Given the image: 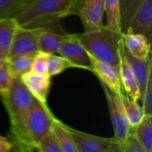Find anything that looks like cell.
<instances>
[{
	"label": "cell",
	"instance_id": "9",
	"mask_svg": "<svg viewBox=\"0 0 152 152\" xmlns=\"http://www.w3.org/2000/svg\"><path fill=\"white\" fill-rule=\"evenodd\" d=\"M104 13V0H76L69 11V16H78L85 30H90L103 25Z\"/></svg>",
	"mask_w": 152,
	"mask_h": 152
},
{
	"label": "cell",
	"instance_id": "19",
	"mask_svg": "<svg viewBox=\"0 0 152 152\" xmlns=\"http://www.w3.org/2000/svg\"><path fill=\"white\" fill-rule=\"evenodd\" d=\"M35 54H20L6 58V64L12 77H20L22 75L31 71Z\"/></svg>",
	"mask_w": 152,
	"mask_h": 152
},
{
	"label": "cell",
	"instance_id": "11",
	"mask_svg": "<svg viewBox=\"0 0 152 152\" xmlns=\"http://www.w3.org/2000/svg\"><path fill=\"white\" fill-rule=\"evenodd\" d=\"M92 72L99 78L102 85L106 86L110 92L116 94L122 93L123 87L119 75V68L93 59Z\"/></svg>",
	"mask_w": 152,
	"mask_h": 152
},
{
	"label": "cell",
	"instance_id": "2",
	"mask_svg": "<svg viewBox=\"0 0 152 152\" xmlns=\"http://www.w3.org/2000/svg\"><path fill=\"white\" fill-rule=\"evenodd\" d=\"M76 0H27L14 15L20 27L59 28Z\"/></svg>",
	"mask_w": 152,
	"mask_h": 152
},
{
	"label": "cell",
	"instance_id": "22",
	"mask_svg": "<svg viewBox=\"0 0 152 152\" xmlns=\"http://www.w3.org/2000/svg\"><path fill=\"white\" fill-rule=\"evenodd\" d=\"M105 13L107 15V26L121 33L119 0H104Z\"/></svg>",
	"mask_w": 152,
	"mask_h": 152
},
{
	"label": "cell",
	"instance_id": "18",
	"mask_svg": "<svg viewBox=\"0 0 152 152\" xmlns=\"http://www.w3.org/2000/svg\"><path fill=\"white\" fill-rule=\"evenodd\" d=\"M132 131L145 152H152V116L144 115L142 121Z\"/></svg>",
	"mask_w": 152,
	"mask_h": 152
},
{
	"label": "cell",
	"instance_id": "4",
	"mask_svg": "<svg viewBox=\"0 0 152 152\" xmlns=\"http://www.w3.org/2000/svg\"><path fill=\"white\" fill-rule=\"evenodd\" d=\"M122 32L141 33L152 41V0H119Z\"/></svg>",
	"mask_w": 152,
	"mask_h": 152
},
{
	"label": "cell",
	"instance_id": "7",
	"mask_svg": "<svg viewBox=\"0 0 152 152\" xmlns=\"http://www.w3.org/2000/svg\"><path fill=\"white\" fill-rule=\"evenodd\" d=\"M58 54L65 58L71 68H77L92 72L93 58L80 43L78 34L67 33L60 45Z\"/></svg>",
	"mask_w": 152,
	"mask_h": 152
},
{
	"label": "cell",
	"instance_id": "25",
	"mask_svg": "<svg viewBox=\"0 0 152 152\" xmlns=\"http://www.w3.org/2000/svg\"><path fill=\"white\" fill-rule=\"evenodd\" d=\"M37 151L40 152H62L52 130L40 140L37 146Z\"/></svg>",
	"mask_w": 152,
	"mask_h": 152
},
{
	"label": "cell",
	"instance_id": "30",
	"mask_svg": "<svg viewBox=\"0 0 152 152\" xmlns=\"http://www.w3.org/2000/svg\"><path fill=\"white\" fill-rule=\"evenodd\" d=\"M15 149L12 142L9 141L6 137L0 135V152L12 151Z\"/></svg>",
	"mask_w": 152,
	"mask_h": 152
},
{
	"label": "cell",
	"instance_id": "14",
	"mask_svg": "<svg viewBox=\"0 0 152 152\" xmlns=\"http://www.w3.org/2000/svg\"><path fill=\"white\" fill-rule=\"evenodd\" d=\"M37 31L38 48L40 52L49 54L58 53L61 44L67 33L59 28H36Z\"/></svg>",
	"mask_w": 152,
	"mask_h": 152
},
{
	"label": "cell",
	"instance_id": "10",
	"mask_svg": "<svg viewBox=\"0 0 152 152\" xmlns=\"http://www.w3.org/2000/svg\"><path fill=\"white\" fill-rule=\"evenodd\" d=\"M39 48L37 28L19 26L6 58L20 54H36Z\"/></svg>",
	"mask_w": 152,
	"mask_h": 152
},
{
	"label": "cell",
	"instance_id": "28",
	"mask_svg": "<svg viewBox=\"0 0 152 152\" xmlns=\"http://www.w3.org/2000/svg\"><path fill=\"white\" fill-rule=\"evenodd\" d=\"M122 152H145L136 137L134 136L132 129L126 141L121 145Z\"/></svg>",
	"mask_w": 152,
	"mask_h": 152
},
{
	"label": "cell",
	"instance_id": "13",
	"mask_svg": "<svg viewBox=\"0 0 152 152\" xmlns=\"http://www.w3.org/2000/svg\"><path fill=\"white\" fill-rule=\"evenodd\" d=\"M122 43L126 50L133 56L141 60L151 58V41L143 34L122 32Z\"/></svg>",
	"mask_w": 152,
	"mask_h": 152
},
{
	"label": "cell",
	"instance_id": "12",
	"mask_svg": "<svg viewBox=\"0 0 152 152\" xmlns=\"http://www.w3.org/2000/svg\"><path fill=\"white\" fill-rule=\"evenodd\" d=\"M20 78L36 100L44 105H47V98L52 85L50 76L28 71Z\"/></svg>",
	"mask_w": 152,
	"mask_h": 152
},
{
	"label": "cell",
	"instance_id": "17",
	"mask_svg": "<svg viewBox=\"0 0 152 152\" xmlns=\"http://www.w3.org/2000/svg\"><path fill=\"white\" fill-rule=\"evenodd\" d=\"M18 27L14 17L0 19V52L6 57Z\"/></svg>",
	"mask_w": 152,
	"mask_h": 152
},
{
	"label": "cell",
	"instance_id": "6",
	"mask_svg": "<svg viewBox=\"0 0 152 152\" xmlns=\"http://www.w3.org/2000/svg\"><path fill=\"white\" fill-rule=\"evenodd\" d=\"M69 132L77 152H122L120 144L113 138H105L74 129L69 126Z\"/></svg>",
	"mask_w": 152,
	"mask_h": 152
},
{
	"label": "cell",
	"instance_id": "16",
	"mask_svg": "<svg viewBox=\"0 0 152 152\" xmlns=\"http://www.w3.org/2000/svg\"><path fill=\"white\" fill-rule=\"evenodd\" d=\"M119 75L121 79V84L124 92L134 101L140 102L142 100L141 92L139 89L138 83L134 75V72L121 52L120 46V64H119Z\"/></svg>",
	"mask_w": 152,
	"mask_h": 152
},
{
	"label": "cell",
	"instance_id": "20",
	"mask_svg": "<svg viewBox=\"0 0 152 152\" xmlns=\"http://www.w3.org/2000/svg\"><path fill=\"white\" fill-rule=\"evenodd\" d=\"M119 96L123 110L125 111L129 125L131 126V127L136 126L144 117V113L142 107L139 105L138 102H135L132 98H130L124 92V90L119 94Z\"/></svg>",
	"mask_w": 152,
	"mask_h": 152
},
{
	"label": "cell",
	"instance_id": "27",
	"mask_svg": "<svg viewBox=\"0 0 152 152\" xmlns=\"http://www.w3.org/2000/svg\"><path fill=\"white\" fill-rule=\"evenodd\" d=\"M142 110L144 115L152 116V71L148 77L145 91L142 96Z\"/></svg>",
	"mask_w": 152,
	"mask_h": 152
},
{
	"label": "cell",
	"instance_id": "15",
	"mask_svg": "<svg viewBox=\"0 0 152 152\" xmlns=\"http://www.w3.org/2000/svg\"><path fill=\"white\" fill-rule=\"evenodd\" d=\"M121 52L124 54L125 58L126 59L127 62L129 63L134 75L136 78V81L139 86V89L141 92V95L142 96L146 84L148 81V77L150 73L152 71V61L151 58L148 60H141L139 58H136L130 54L126 48L123 45V43H121Z\"/></svg>",
	"mask_w": 152,
	"mask_h": 152
},
{
	"label": "cell",
	"instance_id": "26",
	"mask_svg": "<svg viewBox=\"0 0 152 152\" xmlns=\"http://www.w3.org/2000/svg\"><path fill=\"white\" fill-rule=\"evenodd\" d=\"M49 55H50L49 53H46L44 52H40V51L37 52L34 56L31 71L37 73V74L47 75Z\"/></svg>",
	"mask_w": 152,
	"mask_h": 152
},
{
	"label": "cell",
	"instance_id": "24",
	"mask_svg": "<svg viewBox=\"0 0 152 152\" xmlns=\"http://www.w3.org/2000/svg\"><path fill=\"white\" fill-rule=\"evenodd\" d=\"M27 0H0V19L14 17Z\"/></svg>",
	"mask_w": 152,
	"mask_h": 152
},
{
	"label": "cell",
	"instance_id": "23",
	"mask_svg": "<svg viewBox=\"0 0 152 152\" xmlns=\"http://www.w3.org/2000/svg\"><path fill=\"white\" fill-rule=\"evenodd\" d=\"M71 68L68 61L61 56L60 54L57 55L56 53L50 54L48 59V69H47V75L52 77L58 76L61 74L66 69Z\"/></svg>",
	"mask_w": 152,
	"mask_h": 152
},
{
	"label": "cell",
	"instance_id": "5",
	"mask_svg": "<svg viewBox=\"0 0 152 152\" xmlns=\"http://www.w3.org/2000/svg\"><path fill=\"white\" fill-rule=\"evenodd\" d=\"M53 117L48 105H44L34 98L27 118V133L34 151H37L38 142L51 131Z\"/></svg>",
	"mask_w": 152,
	"mask_h": 152
},
{
	"label": "cell",
	"instance_id": "21",
	"mask_svg": "<svg viewBox=\"0 0 152 152\" xmlns=\"http://www.w3.org/2000/svg\"><path fill=\"white\" fill-rule=\"evenodd\" d=\"M52 132L56 138L62 152H77L75 143L71 138V135L68 129L66 128L65 124L60 121L58 118L53 117Z\"/></svg>",
	"mask_w": 152,
	"mask_h": 152
},
{
	"label": "cell",
	"instance_id": "29",
	"mask_svg": "<svg viewBox=\"0 0 152 152\" xmlns=\"http://www.w3.org/2000/svg\"><path fill=\"white\" fill-rule=\"evenodd\" d=\"M13 77L9 72L6 60L0 64V94L6 92L12 82Z\"/></svg>",
	"mask_w": 152,
	"mask_h": 152
},
{
	"label": "cell",
	"instance_id": "1",
	"mask_svg": "<svg viewBox=\"0 0 152 152\" xmlns=\"http://www.w3.org/2000/svg\"><path fill=\"white\" fill-rule=\"evenodd\" d=\"M0 97L9 117L14 147L20 151H33L27 133V118L34 100L33 95L20 77H14L9 89L0 94Z\"/></svg>",
	"mask_w": 152,
	"mask_h": 152
},
{
	"label": "cell",
	"instance_id": "8",
	"mask_svg": "<svg viewBox=\"0 0 152 152\" xmlns=\"http://www.w3.org/2000/svg\"><path fill=\"white\" fill-rule=\"evenodd\" d=\"M102 86L105 94V97L107 100V104L110 115L111 124L114 132L113 139L116 140L121 146L123 142L126 141L128 134H130L132 127L129 125L125 111L123 110L120 96H119L120 94H113L106 86L102 85Z\"/></svg>",
	"mask_w": 152,
	"mask_h": 152
},
{
	"label": "cell",
	"instance_id": "31",
	"mask_svg": "<svg viewBox=\"0 0 152 152\" xmlns=\"http://www.w3.org/2000/svg\"><path fill=\"white\" fill-rule=\"evenodd\" d=\"M5 60H6V56H5L3 53L0 52V64L3 63Z\"/></svg>",
	"mask_w": 152,
	"mask_h": 152
},
{
	"label": "cell",
	"instance_id": "3",
	"mask_svg": "<svg viewBox=\"0 0 152 152\" xmlns=\"http://www.w3.org/2000/svg\"><path fill=\"white\" fill-rule=\"evenodd\" d=\"M78 38L93 59L119 68L122 43L120 32L103 24L100 28L85 30L78 34Z\"/></svg>",
	"mask_w": 152,
	"mask_h": 152
}]
</instances>
